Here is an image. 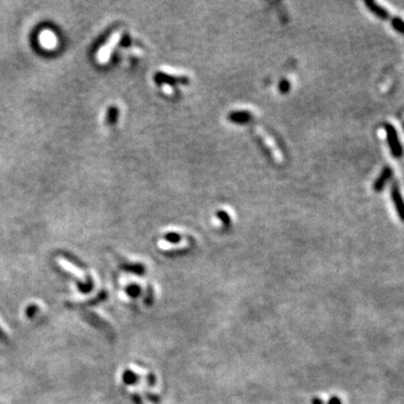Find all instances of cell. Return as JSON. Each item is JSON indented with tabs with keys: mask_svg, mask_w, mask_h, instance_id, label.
I'll return each mask as SVG.
<instances>
[{
	"mask_svg": "<svg viewBox=\"0 0 404 404\" xmlns=\"http://www.w3.org/2000/svg\"><path fill=\"white\" fill-rule=\"evenodd\" d=\"M384 129L386 133V140H388V144L389 151H391L392 155L395 158L402 157L403 147H402L401 140H400L395 127L388 123L384 125Z\"/></svg>",
	"mask_w": 404,
	"mask_h": 404,
	"instance_id": "1",
	"label": "cell"
},
{
	"mask_svg": "<svg viewBox=\"0 0 404 404\" xmlns=\"http://www.w3.org/2000/svg\"><path fill=\"white\" fill-rule=\"evenodd\" d=\"M391 198H392L393 204H394V208L396 212H398L400 219H401L402 221H404V199L402 197L401 191H400L399 184L396 182L392 184Z\"/></svg>",
	"mask_w": 404,
	"mask_h": 404,
	"instance_id": "2",
	"label": "cell"
},
{
	"mask_svg": "<svg viewBox=\"0 0 404 404\" xmlns=\"http://www.w3.org/2000/svg\"><path fill=\"white\" fill-rule=\"evenodd\" d=\"M119 40H120V33L119 31H117V33L113 34L110 37V40H109L108 43L100 49V52H99V54H98V61H100L101 63L107 62L109 58H110L112 49L115 48V46L117 45V43H118Z\"/></svg>",
	"mask_w": 404,
	"mask_h": 404,
	"instance_id": "3",
	"label": "cell"
},
{
	"mask_svg": "<svg viewBox=\"0 0 404 404\" xmlns=\"http://www.w3.org/2000/svg\"><path fill=\"white\" fill-rule=\"evenodd\" d=\"M393 176V171L389 166H385L384 169L382 170L381 174L377 176V179L375 180L374 182V191L375 192H381V191L384 190V187L389 180L392 179Z\"/></svg>",
	"mask_w": 404,
	"mask_h": 404,
	"instance_id": "4",
	"label": "cell"
},
{
	"mask_svg": "<svg viewBox=\"0 0 404 404\" xmlns=\"http://www.w3.org/2000/svg\"><path fill=\"white\" fill-rule=\"evenodd\" d=\"M365 5H366V7L371 13H373L374 15L378 17L380 19L382 20L388 19V17H389L388 12L385 8H383L382 6L378 5V3H376L375 1H372V0H366V1H365Z\"/></svg>",
	"mask_w": 404,
	"mask_h": 404,
	"instance_id": "5",
	"label": "cell"
},
{
	"mask_svg": "<svg viewBox=\"0 0 404 404\" xmlns=\"http://www.w3.org/2000/svg\"><path fill=\"white\" fill-rule=\"evenodd\" d=\"M40 42L42 46L47 49L54 48L56 46V43H58V42H56L55 34L48 30H45L40 34Z\"/></svg>",
	"mask_w": 404,
	"mask_h": 404,
	"instance_id": "6",
	"label": "cell"
},
{
	"mask_svg": "<svg viewBox=\"0 0 404 404\" xmlns=\"http://www.w3.org/2000/svg\"><path fill=\"white\" fill-rule=\"evenodd\" d=\"M108 295H107V292L105 291V290H102V291L99 292L97 295H95L93 299H90L86 301V302H82V303H79L78 306L80 307H93V306H97V304L104 302V301L107 299Z\"/></svg>",
	"mask_w": 404,
	"mask_h": 404,
	"instance_id": "7",
	"label": "cell"
},
{
	"mask_svg": "<svg viewBox=\"0 0 404 404\" xmlns=\"http://www.w3.org/2000/svg\"><path fill=\"white\" fill-rule=\"evenodd\" d=\"M257 132H258V134H260V136H262V138H263L264 141H265V143H266L267 146L269 148H271L272 152H273V155H274L275 158L276 159H281V154H280V152H278V150H276V147H275V145H274V141H273L272 138L269 137L268 135L266 133H265L263 129L257 128Z\"/></svg>",
	"mask_w": 404,
	"mask_h": 404,
	"instance_id": "8",
	"label": "cell"
},
{
	"mask_svg": "<svg viewBox=\"0 0 404 404\" xmlns=\"http://www.w3.org/2000/svg\"><path fill=\"white\" fill-rule=\"evenodd\" d=\"M250 119L249 112L247 111H236L229 115V120L236 124H244L247 123Z\"/></svg>",
	"mask_w": 404,
	"mask_h": 404,
	"instance_id": "9",
	"label": "cell"
},
{
	"mask_svg": "<svg viewBox=\"0 0 404 404\" xmlns=\"http://www.w3.org/2000/svg\"><path fill=\"white\" fill-rule=\"evenodd\" d=\"M78 289L80 290L82 293H89L93 289V281H92V278L90 275L87 276L86 282H78Z\"/></svg>",
	"mask_w": 404,
	"mask_h": 404,
	"instance_id": "10",
	"label": "cell"
},
{
	"mask_svg": "<svg viewBox=\"0 0 404 404\" xmlns=\"http://www.w3.org/2000/svg\"><path fill=\"white\" fill-rule=\"evenodd\" d=\"M391 23L393 28H394L398 33L404 35V20L401 17H393Z\"/></svg>",
	"mask_w": 404,
	"mask_h": 404,
	"instance_id": "11",
	"label": "cell"
},
{
	"mask_svg": "<svg viewBox=\"0 0 404 404\" xmlns=\"http://www.w3.org/2000/svg\"><path fill=\"white\" fill-rule=\"evenodd\" d=\"M117 118H118V109L116 107H111L108 110V123L115 124L117 122Z\"/></svg>",
	"mask_w": 404,
	"mask_h": 404,
	"instance_id": "12",
	"label": "cell"
},
{
	"mask_svg": "<svg viewBox=\"0 0 404 404\" xmlns=\"http://www.w3.org/2000/svg\"><path fill=\"white\" fill-rule=\"evenodd\" d=\"M38 310H40V308H38L37 304H31V306H28L26 308V310H25V313H26L27 318H33L34 315L37 313Z\"/></svg>",
	"mask_w": 404,
	"mask_h": 404,
	"instance_id": "13",
	"label": "cell"
},
{
	"mask_svg": "<svg viewBox=\"0 0 404 404\" xmlns=\"http://www.w3.org/2000/svg\"><path fill=\"white\" fill-rule=\"evenodd\" d=\"M124 382H125L126 384H133L134 382H136V375H135L133 372L126 371L125 373H124Z\"/></svg>",
	"mask_w": 404,
	"mask_h": 404,
	"instance_id": "14",
	"label": "cell"
},
{
	"mask_svg": "<svg viewBox=\"0 0 404 404\" xmlns=\"http://www.w3.org/2000/svg\"><path fill=\"white\" fill-rule=\"evenodd\" d=\"M126 271H130L134 273H138V274H141L144 272V269L140 265H126V266H123Z\"/></svg>",
	"mask_w": 404,
	"mask_h": 404,
	"instance_id": "15",
	"label": "cell"
},
{
	"mask_svg": "<svg viewBox=\"0 0 404 404\" xmlns=\"http://www.w3.org/2000/svg\"><path fill=\"white\" fill-rule=\"evenodd\" d=\"M127 293L132 297H136L138 294H140V288H138L137 285H129L128 288H127Z\"/></svg>",
	"mask_w": 404,
	"mask_h": 404,
	"instance_id": "16",
	"label": "cell"
},
{
	"mask_svg": "<svg viewBox=\"0 0 404 404\" xmlns=\"http://www.w3.org/2000/svg\"><path fill=\"white\" fill-rule=\"evenodd\" d=\"M280 88H281V91L282 92H286L289 91V82L286 80H283L281 84H280Z\"/></svg>",
	"mask_w": 404,
	"mask_h": 404,
	"instance_id": "17",
	"label": "cell"
},
{
	"mask_svg": "<svg viewBox=\"0 0 404 404\" xmlns=\"http://www.w3.org/2000/svg\"><path fill=\"white\" fill-rule=\"evenodd\" d=\"M0 340H1V342H6L7 340V336L5 334V331L1 329V327H0Z\"/></svg>",
	"mask_w": 404,
	"mask_h": 404,
	"instance_id": "18",
	"label": "cell"
}]
</instances>
